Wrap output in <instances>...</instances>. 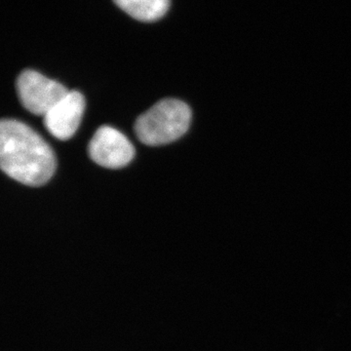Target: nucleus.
Returning a JSON list of instances; mask_svg holds the SVG:
<instances>
[{"instance_id": "nucleus-1", "label": "nucleus", "mask_w": 351, "mask_h": 351, "mask_svg": "<svg viewBox=\"0 0 351 351\" xmlns=\"http://www.w3.org/2000/svg\"><path fill=\"white\" fill-rule=\"evenodd\" d=\"M0 165L15 181L40 186L56 170V157L49 145L23 122L3 119L0 123Z\"/></svg>"}, {"instance_id": "nucleus-2", "label": "nucleus", "mask_w": 351, "mask_h": 351, "mask_svg": "<svg viewBox=\"0 0 351 351\" xmlns=\"http://www.w3.org/2000/svg\"><path fill=\"white\" fill-rule=\"evenodd\" d=\"M191 121V110L186 103L164 99L138 117L136 135L147 145H167L184 136Z\"/></svg>"}, {"instance_id": "nucleus-3", "label": "nucleus", "mask_w": 351, "mask_h": 351, "mask_svg": "<svg viewBox=\"0 0 351 351\" xmlns=\"http://www.w3.org/2000/svg\"><path fill=\"white\" fill-rule=\"evenodd\" d=\"M17 92L25 110L44 117L69 91L61 83L50 80L38 71L27 69L18 77Z\"/></svg>"}, {"instance_id": "nucleus-4", "label": "nucleus", "mask_w": 351, "mask_h": 351, "mask_svg": "<svg viewBox=\"0 0 351 351\" xmlns=\"http://www.w3.org/2000/svg\"><path fill=\"white\" fill-rule=\"evenodd\" d=\"M92 160L101 167L119 169L125 167L135 156V149L121 132L110 126H101L88 145Z\"/></svg>"}, {"instance_id": "nucleus-5", "label": "nucleus", "mask_w": 351, "mask_h": 351, "mask_svg": "<svg viewBox=\"0 0 351 351\" xmlns=\"http://www.w3.org/2000/svg\"><path fill=\"white\" fill-rule=\"evenodd\" d=\"M85 110V99L78 91H69L44 115L46 130L58 140H69L77 131Z\"/></svg>"}, {"instance_id": "nucleus-6", "label": "nucleus", "mask_w": 351, "mask_h": 351, "mask_svg": "<svg viewBox=\"0 0 351 351\" xmlns=\"http://www.w3.org/2000/svg\"><path fill=\"white\" fill-rule=\"evenodd\" d=\"M120 9L142 22H154L162 18L170 7V0H113Z\"/></svg>"}]
</instances>
